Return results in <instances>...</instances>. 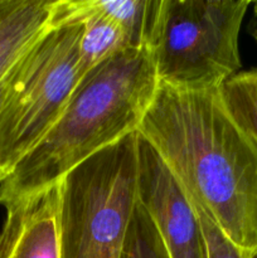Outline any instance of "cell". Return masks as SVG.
<instances>
[{
  "mask_svg": "<svg viewBox=\"0 0 257 258\" xmlns=\"http://www.w3.org/2000/svg\"><path fill=\"white\" fill-rule=\"evenodd\" d=\"M138 134L159 154L193 206L236 248L257 252V144L218 90L159 83Z\"/></svg>",
  "mask_w": 257,
  "mask_h": 258,
  "instance_id": "cell-1",
  "label": "cell"
},
{
  "mask_svg": "<svg viewBox=\"0 0 257 258\" xmlns=\"http://www.w3.org/2000/svg\"><path fill=\"white\" fill-rule=\"evenodd\" d=\"M158 87L149 48H128L91 70L54 126L2 183L0 206L57 185L91 156L136 133Z\"/></svg>",
  "mask_w": 257,
  "mask_h": 258,
  "instance_id": "cell-2",
  "label": "cell"
},
{
  "mask_svg": "<svg viewBox=\"0 0 257 258\" xmlns=\"http://www.w3.org/2000/svg\"><path fill=\"white\" fill-rule=\"evenodd\" d=\"M136 203L138 131L60 180V258H121Z\"/></svg>",
  "mask_w": 257,
  "mask_h": 258,
  "instance_id": "cell-3",
  "label": "cell"
},
{
  "mask_svg": "<svg viewBox=\"0 0 257 258\" xmlns=\"http://www.w3.org/2000/svg\"><path fill=\"white\" fill-rule=\"evenodd\" d=\"M248 0H160L149 50L159 83L218 90L241 72L239 33Z\"/></svg>",
  "mask_w": 257,
  "mask_h": 258,
  "instance_id": "cell-4",
  "label": "cell"
},
{
  "mask_svg": "<svg viewBox=\"0 0 257 258\" xmlns=\"http://www.w3.org/2000/svg\"><path fill=\"white\" fill-rule=\"evenodd\" d=\"M81 33V24L50 27L10 70L0 105L5 178L54 126L77 87Z\"/></svg>",
  "mask_w": 257,
  "mask_h": 258,
  "instance_id": "cell-5",
  "label": "cell"
},
{
  "mask_svg": "<svg viewBox=\"0 0 257 258\" xmlns=\"http://www.w3.org/2000/svg\"><path fill=\"white\" fill-rule=\"evenodd\" d=\"M138 202L150 216L170 258H208L196 207L170 169L138 134Z\"/></svg>",
  "mask_w": 257,
  "mask_h": 258,
  "instance_id": "cell-6",
  "label": "cell"
},
{
  "mask_svg": "<svg viewBox=\"0 0 257 258\" xmlns=\"http://www.w3.org/2000/svg\"><path fill=\"white\" fill-rule=\"evenodd\" d=\"M0 258H60L59 184L5 208Z\"/></svg>",
  "mask_w": 257,
  "mask_h": 258,
  "instance_id": "cell-7",
  "label": "cell"
},
{
  "mask_svg": "<svg viewBox=\"0 0 257 258\" xmlns=\"http://www.w3.org/2000/svg\"><path fill=\"white\" fill-rule=\"evenodd\" d=\"M54 0H0V81L52 25Z\"/></svg>",
  "mask_w": 257,
  "mask_h": 258,
  "instance_id": "cell-8",
  "label": "cell"
},
{
  "mask_svg": "<svg viewBox=\"0 0 257 258\" xmlns=\"http://www.w3.org/2000/svg\"><path fill=\"white\" fill-rule=\"evenodd\" d=\"M97 9L125 33L130 48H149L160 0H95Z\"/></svg>",
  "mask_w": 257,
  "mask_h": 258,
  "instance_id": "cell-9",
  "label": "cell"
},
{
  "mask_svg": "<svg viewBox=\"0 0 257 258\" xmlns=\"http://www.w3.org/2000/svg\"><path fill=\"white\" fill-rule=\"evenodd\" d=\"M219 93L232 117L257 144V67L227 80Z\"/></svg>",
  "mask_w": 257,
  "mask_h": 258,
  "instance_id": "cell-10",
  "label": "cell"
},
{
  "mask_svg": "<svg viewBox=\"0 0 257 258\" xmlns=\"http://www.w3.org/2000/svg\"><path fill=\"white\" fill-rule=\"evenodd\" d=\"M121 258H170L158 229L140 203H136Z\"/></svg>",
  "mask_w": 257,
  "mask_h": 258,
  "instance_id": "cell-11",
  "label": "cell"
},
{
  "mask_svg": "<svg viewBox=\"0 0 257 258\" xmlns=\"http://www.w3.org/2000/svg\"><path fill=\"white\" fill-rule=\"evenodd\" d=\"M197 209V208H196ZM199 219L203 227L208 258H257L256 253H244L233 246L222 232L212 223L211 219L198 211Z\"/></svg>",
  "mask_w": 257,
  "mask_h": 258,
  "instance_id": "cell-12",
  "label": "cell"
},
{
  "mask_svg": "<svg viewBox=\"0 0 257 258\" xmlns=\"http://www.w3.org/2000/svg\"><path fill=\"white\" fill-rule=\"evenodd\" d=\"M252 7H253V10H252V18L248 25V32L257 43V2L252 3Z\"/></svg>",
  "mask_w": 257,
  "mask_h": 258,
  "instance_id": "cell-13",
  "label": "cell"
},
{
  "mask_svg": "<svg viewBox=\"0 0 257 258\" xmlns=\"http://www.w3.org/2000/svg\"><path fill=\"white\" fill-rule=\"evenodd\" d=\"M8 75H9V73H8ZM8 75H7V77L3 78V80L0 81V105H2V100H3V95H4V91H5V85H7ZM4 180H5V175H4V173L2 171V169H0V185H2V183Z\"/></svg>",
  "mask_w": 257,
  "mask_h": 258,
  "instance_id": "cell-14",
  "label": "cell"
}]
</instances>
